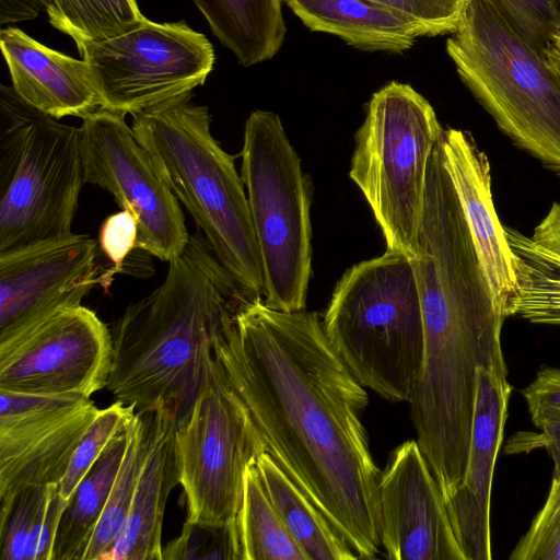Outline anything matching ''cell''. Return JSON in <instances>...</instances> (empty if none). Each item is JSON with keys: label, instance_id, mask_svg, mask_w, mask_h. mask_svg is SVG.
<instances>
[{"label": "cell", "instance_id": "6da1fadb", "mask_svg": "<svg viewBox=\"0 0 560 560\" xmlns=\"http://www.w3.org/2000/svg\"><path fill=\"white\" fill-rule=\"evenodd\" d=\"M213 354L267 453L358 559L376 557L381 470L362 422L369 397L319 315L254 300L215 337Z\"/></svg>", "mask_w": 560, "mask_h": 560}, {"label": "cell", "instance_id": "7a4b0ae2", "mask_svg": "<svg viewBox=\"0 0 560 560\" xmlns=\"http://www.w3.org/2000/svg\"><path fill=\"white\" fill-rule=\"evenodd\" d=\"M254 300L206 238L190 235L163 282L116 322L108 390L136 411L163 407L176 427L183 424L205 383L215 337Z\"/></svg>", "mask_w": 560, "mask_h": 560}, {"label": "cell", "instance_id": "3957f363", "mask_svg": "<svg viewBox=\"0 0 560 560\" xmlns=\"http://www.w3.org/2000/svg\"><path fill=\"white\" fill-rule=\"evenodd\" d=\"M191 96L133 114L131 128L221 265L250 296L262 299V264L242 175L212 136L208 107Z\"/></svg>", "mask_w": 560, "mask_h": 560}, {"label": "cell", "instance_id": "277c9868", "mask_svg": "<svg viewBox=\"0 0 560 560\" xmlns=\"http://www.w3.org/2000/svg\"><path fill=\"white\" fill-rule=\"evenodd\" d=\"M324 331L365 388L409 402L421 373L424 332L411 259L387 250L349 268L323 316Z\"/></svg>", "mask_w": 560, "mask_h": 560}, {"label": "cell", "instance_id": "5b68a950", "mask_svg": "<svg viewBox=\"0 0 560 560\" xmlns=\"http://www.w3.org/2000/svg\"><path fill=\"white\" fill-rule=\"evenodd\" d=\"M446 40L456 71L500 129L560 176V78L489 0Z\"/></svg>", "mask_w": 560, "mask_h": 560}, {"label": "cell", "instance_id": "8992f818", "mask_svg": "<svg viewBox=\"0 0 560 560\" xmlns=\"http://www.w3.org/2000/svg\"><path fill=\"white\" fill-rule=\"evenodd\" d=\"M84 171L81 128L0 86V253L72 232Z\"/></svg>", "mask_w": 560, "mask_h": 560}, {"label": "cell", "instance_id": "52a82bcc", "mask_svg": "<svg viewBox=\"0 0 560 560\" xmlns=\"http://www.w3.org/2000/svg\"><path fill=\"white\" fill-rule=\"evenodd\" d=\"M432 105L409 84L375 92L355 133L349 176L380 225L387 250L412 259L431 155L443 133Z\"/></svg>", "mask_w": 560, "mask_h": 560}, {"label": "cell", "instance_id": "ba28073f", "mask_svg": "<svg viewBox=\"0 0 560 560\" xmlns=\"http://www.w3.org/2000/svg\"><path fill=\"white\" fill-rule=\"evenodd\" d=\"M241 156L262 264V301L278 311H305L312 273L310 180L277 114L248 116Z\"/></svg>", "mask_w": 560, "mask_h": 560}, {"label": "cell", "instance_id": "9c48e42d", "mask_svg": "<svg viewBox=\"0 0 560 560\" xmlns=\"http://www.w3.org/2000/svg\"><path fill=\"white\" fill-rule=\"evenodd\" d=\"M175 443L186 521L223 525L236 518L247 466L267 452L246 405L225 377L214 354Z\"/></svg>", "mask_w": 560, "mask_h": 560}, {"label": "cell", "instance_id": "30bf717a", "mask_svg": "<svg viewBox=\"0 0 560 560\" xmlns=\"http://www.w3.org/2000/svg\"><path fill=\"white\" fill-rule=\"evenodd\" d=\"M101 108L136 114L203 84L214 62L208 38L185 22L148 19L128 30L79 44Z\"/></svg>", "mask_w": 560, "mask_h": 560}, {"label": "cell", "instance_id": "8fae6325", "mask_svg": "<svg viewBox=\"0 0 560 560\" xmlns=\"http://www.w3.org/2000/svg\"><path fill=\"white\" fill-rule=\"evenodd\" d=\"M124 116L100 108L82 118L84 180L108 191L120 209L136 217L137 249L168 262L190 235L180 203Z\"/></svg>", "mask_w": 560, "mask_h": 560}, {"label": "cell", "instance_id": "7c38bea8", "mask_svg": "<svg viewBox=\"0 0 560 560\" xmlns=\"http://www.w3.org/2000/svg\"><path fill=\"white\" fill-rule=\"evenodd\" d=\"M113 338L86 306L60 310L0 340V389L82 395L107 387Z\"/></svg>", "mask_w": 560, "mask_h": 560}, {"label": "cell", "instance_id": "4fadbf2b", "mask_svg": "<svg viewBox=\"0 0 560 560\" xmlns=\"http://www.w3.org/2000/svg\"><path fill=\"white\" fill-rule=\"evenodd\" d=\"M0 512L28 486L59 485L100 409L82 395L0 389Z\"/></svg>", "mask_w": 560, "mask_h": 560}, {"label": "cell", "instance_id": "5bb4252c", "mask_svg": "<svg viewBox=\"0 0 560 560\" xmlns=\"http://www.w3.org/2000/svg\"><path fill=\"white\" fill-rule=\"evenodd\" d=\"M98 243L73 232L0 253V340L82 300L101 281Z\"/></svg>", "mask_w": 560, "mask_h": 560}, {"label": "cell", "instance_id": "9a60e30c", "mask_svg": "<svg viewBox=\"0 0 560 560\" xmlns=\"http://www.w3.org/2000/svg\"><path fill=\"white\" fill-rule=\"evenodd\" d=\"M381 542L393 560H466L445 500L417 442L388 455L378 482Z\"/></svg>", "mask_w": 560, "mask_h": 560}, {"label": "cell", "instance_id": "2e32d148", "mask_svg": "<svg viewBox=\"0 0 560 560\" xmlns=\"http://www.w3.org/2000/svg\"><path fill=\"white\" fill-rule=\"evenodd\" d=\"M512 387L506 375L478 369L477 397L464 479L445 500L466 560H490V504L493 472L508 419Z\"/></svg>", "mask_w": 560, "mask_h": 560}, {"label": "cell", "instance_id": "e0dca14e", "mask_svg": "<svg viewBox=\"0 0 560 560\" xmlns=\"http://www.w3.org/2000/svg\"><path fill=\"white\" fill-rule=\"evenodd\" d=\"M440 148L480 261L506 317V306L516 289L514 260L505 226L494 209L489 160L472 137L459 129H444Z\"/></svg>", "mask_w": 560, "mask_h": 560}, {"label": "cell", "instance_id": "ac0fdd59", "mask_svg": "<svg viewBox=\"0 0 560 560\" xmlns=\"http://www.w3.org/2000/svg\"><path fill=\"white\" fill-rule=\"evenodd\" d=\"M0 46L12 88L31 106L56 118H84L101 108L89 65L48 48L16 27H2Z\"/></svg>", "mask_w": 560, "mask_h": 560}, {"label": "cell", "instance_id": "d6986e66", "mask_svg": "<svg viewBox=\"0 0 560 560\" xmlns=\"http://www.w3.org/2000/svg\"><path fill=\"white\" fill-rule=\"evenodd\" d=\"M176 419L163 407L153 409L152 440L121 532L103 560H163L165 505L179 483L175 443Z\"/></svg>", "mask_w": 560, "mask_h": 560}, {"label": "cell", "instance_id": "ffe728a7", "mask_svg": "<svg viewBox=\"0 0 560 560\" xmlns=\"http://www.w3.org/2000/svg\"><path fill=\"white\" fill-rule=\"evenodd\" d=\"M311 31L336 35L365 50L401 52L418 37L432 36L421 23L369 0H284Z\"/></svg>", "mask_w": 560, "mask_h": 560}, {"label": "cell", "instance_id": "44dd1931", "mask_svg": "<svg viewBox=\"0 0 560 560\" xmlns=\"http://www.w3.org/2000/svg\"><path fill=\"white\" fill-rule=\"evenodd\" d=\"M212 33L249 67L271 59L285 37L282 0H192Z\"/></svg>", "mask_w": 560, "mask_h": 560}, {"label": "cell", "instance_id": "7402d4cb", "mask_svg": "<svg viewBox=\"0 0 560 560\" xmlns=\"http://www.w3.org/2000/svg\"><path fill=\"white\" fill-rule=\"evenodd\" d=\"M127 442L126 424L77 487L61 515L51 560H84L125 456Z\"/></svg>", "mask_w": 560, "mask_h": 560}, {"label": "cell", "instance_id": "603a6c76", "mask_svg": "<svg viewBox=\"0 0 560 560\" xmlns=\"http://www.w3.org/2000/svg\"><path fill=\"white\" fill-rule=\"evenodd\" d=\"M255 465L269 499L308 560L358 559L351 547L269 453L259 455Z\"/></svg>", "mask_w": 560, "mask_h": 560}, {"label": "cell", "instance_id": "cb8c5ba5", "mask_svg": "<svg viewBox=\"0 0 560 560\" xmlns=\"http://www.w3.org/2000/svg\"><path fill=\"white\" fill-rule=\"evenodd\" d=\"M513 253L516 289L505 310L536 324L560 326V254L505 228Z\"/></svg>", "mask_w": 560, "mask_h": 560}, {"label": "cell", "instance_id": "d4e9b609", "mask_svg": "<svg viewBox=\"0 0 560 560\" xmlns=\"http://www.w3.org/2000/svg\"><path fill=\"white\" fill-rule=\"evenodd\" d=\"M235 523L241 560H308L269 499L255 462L244 474Z\"/></svg>", "mask_w": 560, "mask_h": 560}, {"label": "cell", "instance_id": "484cf974", "mask_svg": "<svg viewBox=\"0 0 560 560\" xmlns=\"http://www.w3.org/2000/svg\"><path fill=\"white\" fill-rule=\"evenodd\" d=\"M152 420L153 409L136 411L127 422L126 453L84 560H103L124 527L151 445Z\"/></svg>", "mask_w": 560, "mask_h": 560}, {"label": "cell", "instance_id": "4316f807", "mask_svg": "<svg viewBox=\"0 0 560 560\" xmlns=\"http://www.w3.org/2000/svg\"><path fill=\"white\" fill-rule=\"evenodd\" d=\"M52 27L75 45L119 34L144 19L136 0H46Z\"/></svg>", "mask_w": 560, "mask_h": 560}, {"label": "cell", "instance_id": "83f0119b", "mask_svg": "<svg viewBox=\"0 0 560 560\" xmlns=\"http://www.w3.org/2000/svg\"><path fill=\"white\" fill-rule=\"evenodd\" d=\"M135 412L133 406L119 400L105 409H100L78 443L66 474L58 485V493L63 500H70L79 483Z\"/></svg>", "mask_w": 560, "mask_h": 560}, {"label": "cell", "instance_id": "f1b7e54d", "mask_svg": "<svg viewBox=\"0 0 560 560\" xmlns=\"http://www.w3.org/2000/svg\"><path fill=\"white\" fill-rule=\"evenodd\" d=\"M241 560L235 521L223 525L186 521L180 534L163 547V560Z\"/></svg>", "mask_w": 560, "mask_h": 560}, {"label": "cell", "instance_id": "f546056e", "mask_svg": "<svg viewBox=\"0 0 560 560\" xmlns=\"http://www.w3.org/2000/svg\"><path fill=\"white\" fill-rule=\"evenodd\" d=\"M50 485L21 489L0 512V560H26L28 538Z\"/></svg>", "mask_w": 560, "mask_h": 560}, {"label": "cell", "instance_id": "4dcf8cb0", "mask_svg": "<svg viewBox=\"0 0 560 560\" xmlns=\"http://www.w3.org/2000/svg\"><path fill=\"white\" fill-rule=\"evenodd\" d=\"M511 560H560V478H552L545 504L510 555Z\"/></svg>", "mask_w": 560, "mask_h": 560}, {"label": "cell", "instance_id": "1f68e13d", "mask_svg": "<svg viewBox=\"0 0 560 560\" xmlns=\"http://www.w3.org/2000/svg\"><path fill=\"white\" fill-rule=\"evenodd\" d=\"M541 55L551 45L558 18L551 0H489Z\"/></svg>", "mask_w": 560, "mask_h": 560}, {"label": "cell", "instance_id": "d6a6232c", "mask_svg": "<svg viewBox=\"0 0 560 560\" xmlns=\"http://www.w3.org/2000/svg\"><path fill=\"white\" fill-rule=\"evenodd\" d=\"M424 25L432 36L453 34L470 0H369Z\"/></svg>", "mask_w": 560, "mask_h": 560}, {"label": "cell", "instance_id": "836d02e7", "mask_svg": "<svg viewBox=\"0 0 560 560\" xmlns=\"http://www.w3.org/2000/svg\"><path fill=\"white\" fill-rule=\"evenodd\" d=\"M68 503L59 495L58 485H50L30 534L26 560H51L58 525Z\"/></svg>", "mask_w": 560, "mask_h": 560}, {"label": "cell", "instance_id": "e575fe53", "mask_svg": "<svg viewBox=\"0 0 560 560\" xmlns=\"http://www.w3.org/2000/svg\"><path fill=\"white\" fill-rule=\"evenodd\" d=\"M138 243V222L128 210L109 215L102 224L98 237V246L106 258L113 262L112 272L121 269L126 258Z\"/></svg>", "mask_w": 560, "mask_h": 560}, {"label": "cell", "instance_id": "d590c367", "mask_svg": "<svg viewBox=\"0 0 560 560\" xmlns=\"http://www.w3.org/2000/svg\"><path fill=\"white\" fill-rule=\"evenodd\" d=\"M533 423L540 430L535 438L553 460L552 478H560V408L542 407L528 410Z\"/></svg>", "mask_w": 560, "mask_h": 560}, {"label": "cell", "instance_id": "8d00e7d4", "mask_svg": "<svg viewBox=\"0 0 560 560\" xmlns=\"http://www.w3.org/2000/svg\"><path fill=\"white\" fill-rule=\"evenodd\" d=\"M522 394L528 410L542 407L560 408V369L541 368Z\"/></svg>", "mask_w": 560, "mask_h": 560}, {"label": "cell", "instance_id": "74e56055", "mask_svg": "<svg viewBox=\"0 0 560 560\" xmlns=\"http://www.w3.org/2000/svg\"><path fill=\"white\" fill-rule=\"evenodd\" d=\"M42 10H46V0H0V24L36 19Z\"/></svg>", "mask_w": 560, "mask_h": 560}, {"label": "cell", "instance_id": "f35d334b", "mask_svg": "<svg viewBox=\"0 0 560 560\" xmlns=\"http://www.w3.org/2000/svg\"><path fill=\"white\" fill-rule=\"evenodd\" d=\"M532 238L560 254V202H555L535 228Z\"/></svg>", "mask_w": 560, "mask_h": 560}, {"label": "cell", "instance_id": "ab89813d", "mask_svg": "<svg viewBox=\"0 0 560 560\" xmlns=\"http://www.w3.org/2000/svg\"><path fill=\"white\" fill-rule=\"evenodd\" d=\"M546 58L551 69L560 78V51L553 47H549L546 51Z\"/></svg>", "mask_w": 560, "mask_h": 560}, {"label": "cell", "instance_id": "60d3db41", "mask_svg": "<svg viewBox=\"0 0 560 560\" xmlns=\"http://www.w3.org/2000/svg\"><path fill=\"white\" fill-rule=\"evenodd\" d=\"M557 18H558V26L552 36L551 46L560 51V0H551Z\"/></svg>", "mask_w": 560, "mask_h": 560}]
</instances>
